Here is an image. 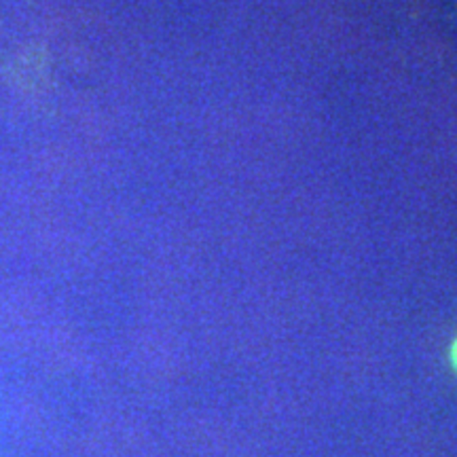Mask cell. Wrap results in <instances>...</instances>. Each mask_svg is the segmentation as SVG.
<instances>
[{
    "mask_svg": "<svg viewBox=\"0 0 457 457\" xmlns=\"http://www.w3.org/2000/svg\"><path fill=\"white\" fill-rule=\"evenodd\" d=\"M447 364L451 368V373L457 377V333L453 335V339L449 341V347H447Z\"/></svg>",
    "mask_w": 457,
    "mask_h": 457,
    "instance_id": "obj_1",
    "label": "cell"
}]
</instances>
